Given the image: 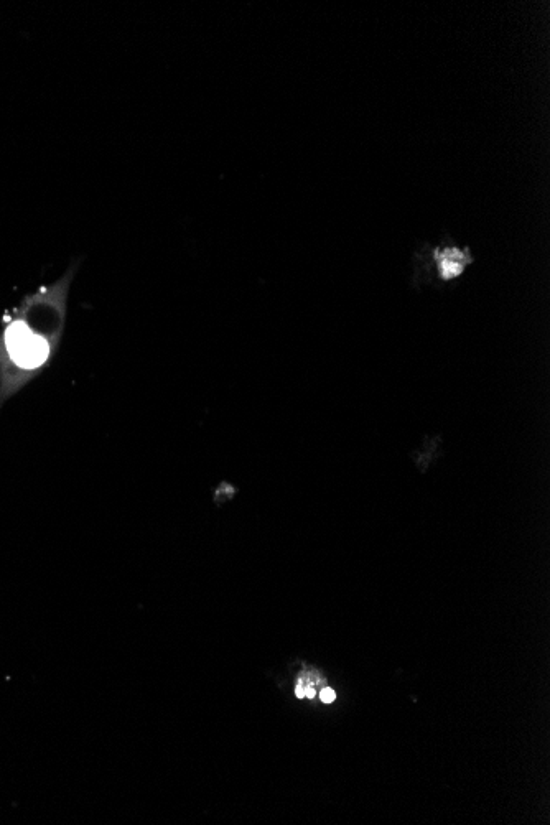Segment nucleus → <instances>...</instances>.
Instances as JSON below:
<instances>
[{
	"instance_id": "obj_4",
	"label": "nucleus",
	"mask_w": 550,
	"mask_h": 825,
	"mask_svg": "<svg viewBox=\"0 0 550 825\" xmlns=\"http://www.w3.org/2000/svg\"><path fill=\"white\" fill-rule=\"evenodd\" d=\"M336 699L335 690L333 689H323L320 692V700H322L323 704H333Z\"/></svg>"
},
{
	"instance_id": "obj_3",
	"label": "nucleus",
	"mask_w": 550,
	"mask_h": 825,
	"mask_svg": "<svg viewBox=\"0 0 550 825\" xmlns=\"http://www.w3.org/2000/svg\"><path fill=\"white\" fill-rule=\"evenodd\" d=\"M295 694H297L299 699H303V697L313 699V697H315V687H313L312 682H310L307 676L300 677L299 686L295 689Z\"/></svg>"
},
{
	"instance_id": "obj_2",
	"label": "nucleus",
	"mask_w": 550,
	"mask_h": 825,
	"mask_svg": "<svg viewBox=\"0 0 550 825\" xmlns=\"http://www.w3.org/2000/svg\"><path fill=\"white\" fill-rule=\"evenodd\" d=\"M430 261L434 264L435 277L440 282H457L475 262V257L468 248H462L458 244H445L432 249Z\"/></svg>"
},
{
	"instance_id": "obj_1",
	"label": "nucleus",
	"mask_w": 550,
	"mask_h": 825,
	"mask_svg": "<svg viewBox=\"0 0 550 825\" xmlns=\"http://www.w3.org/2000/svg\"><path fill=\"white\" fill-rule=\"evenodd\" d=\"M4 346L10 361L25 371H35L52 355L50 341L25 320L10 323L4 333Z\"/></svg>"
}]
</instances>
